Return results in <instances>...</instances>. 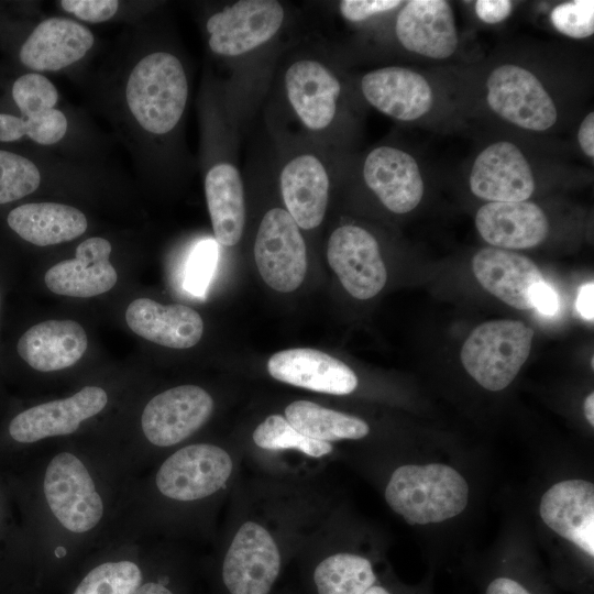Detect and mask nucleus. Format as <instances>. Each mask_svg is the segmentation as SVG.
I'll use <instances>...</instances> for the list:
<instances>
[{
    "label": "nucleus",
    "mask_w": 594,
    "mask_h": 594,
    "mask_svg": "<svg viewBox=\"0 0 594 594\" xmlns=\"http://www.w3.org/2000/svg\"><path fill=\"white\" fill-rule=\"evenodd\" d=\"M20 481L23 525L0 563V594H63L108 542L131 474L105 437L47 444Z\"/></svg>",
    "instance_id": "1"
},
{
    "label": "nucleus",
    "mask_w": 594,
    "mask_h": 594,
    "mask_svg": "<svg viewBox=\"0 0 594 594\" xmlns=\"http://www.w3.org/2000/svg\"><path fill=\"white\" fill-rule=\"evenodd\" d=\"M231 454L212 442L186 443L129 480L111 538L148 541L161 531L194 522L226 488Z\"/></svg>",
    "instance_id": "2"
},
{
    "label": "nucleus",
    "mask_w": 594,
    "mask_h": 594,
    "mask_svg": "<svg viewBox=\"0 0 594 594\" xmlns=\"http://www.w3.org/2000/svg\"><path fill=\"white\" fill-rule=\"evenodd\" d=\"M215 400L199 385L183 384L145 402L132 432L107 439L131 474L184 446L211 418Z\"/></svg>",
    "instance_id": "3"
},
{
    "label": "nucleus",
    "mask_w": 594,
    "mask_h": 594,
    "mask_svg": "<svg viewBox=\"0 0 594 594\" xmlns=\"http://www.w3.org/2000/svg\"><path fill=\"white\" fill-rule=\"evenodd\" d=\"M385 499L410 525L441 522L465 509L469 486L449 465L408 464L393 472L385 488Z\"/></svg>",
    "instance_id": "4"
},
{
    "label": "nucleus",
    "mask_w": 594,
    "mask_h": 594,
    "mask_svg": "<svg viewBox=\"0 0 594 594\" xmlns=\"http://www.w3.org/2000/svg\"><path fill=\"white\" fill-rule=\"evenodd\" d=\"M188 98L180 61L167 52L141 58L130 73L125 99L130 113L151 134H166L179 122Z\"/></svg>",
    "instance_id": "5"
},
{
    "label": "nucleus",
    "mask_w": 594,
    "mask_h": 594,
    "mask_svg": "<svg viewBox=\"0 0 594 594\" xmlns=\"http://www.w3.org/2000/svg\"><path fill=\"white\" fill-rule=\"evenodd\" d=\"M110 403L105 387L87 384L69 396L21 410L9 421L7 433L13 444L30 450L87 437L86 425L102 415Z\"/></svg>",
    "instance_id": "6"
},
{
    "label": "nucleus",
    "mask_w": 594,
    "mask_h": 594,
    "mask_svg": "<svg viewBox=\"0 0 594 594\" xmlns=\"http://www.w3.org/2000/svg\"><path fill=\"white\" fill-rule=\"evenodd\" d=\"M534 330L519 320L499 319L477 326L461 350L465 371L484 388H506L527 361Z\"/></svg>",
    "instance_id": "7"
},
{
    "label": "nucleus",
    "mask_w": 594,
    "mask_h": 594,
    "mask_svg": "<svg viewBox=\"0 0 594 594\" xmlns=\"http://www.w3.org/2000/svg\"><path fill=\"white\" fill-rule=\"evenodd\" d=\"M152 552L148 541L111 539L84 561L63 594H133Z\"/></svg>",
    "instance_id": "8"
},
{
    "label": "nucleus",
    "mask_w": 594,
    "mask_h": 594,
    "mask_svg": "<svg viewBox=\"0 0 594 594\" xmlns=\"http://www.w3.org/2000/svg\"><path fill=\"white\" fill-rule=\"evenodd\" d=\"M254 258L267 286L290 293L304 282L307 271V250L299 227L282 208L268 210L258 227Z\"/></svg>",
    "instance_id": "9"
},
{
    "label": "nucleus",
    "mask_w": 594,
    "mask_h": 594,
    "mask_svg": "<svg viewBox=\"0 0 594 594\" xmlns=\"http://www.w3.org/2000/svg\"><path fill=\"white\" fill-rule=\"evenodd\" d=\"M280 551L272 534L244 521L222 559L221 578L229 594H268L280 571Z\"/></svg>",
    "instance_id": "10"
},
{
    "label": "nucleus",
    "mask_w": 594,
    "mask_h": 594,
    "mask_svg": "<svg viewBox=\"0 0 594 594\" xmlns=\"http://www.w3.org/2000/svg\"><path fill=\"white\" fill-rule=\"evenodd\" d=\"M487 103L513 124L532 131H544L557 120L553 100L539 79L516 65H502L487 78Z\"/></svg>",
    "instance_id": "11"
},
{
    "label": "nucleus",
    "mask_w": 594,
    "mask_h": 594,
    "mask_svg": "<svg viewBox=\"0 0 594 594\" xmlns=\"http://www.w3.org/2000/svg\"><path fill=\"white\" fill-rule=\"evenodd\" d=\"M284 9L275 0H241L212 14L206 24L210 50L239 56L268 42L280 29Z\"/></svg>",
    "instance_id": "12"
},
{
    "label": "nucleus",
    "mask_w": 594,
    "mask_h": 594,
    "mask_svg": "<svg viewBox=\"0 0 594 594\" xmlns=\"http://www.w3.org/2000/svg\"><path fill=\"white\" fill-rule=\"evenodd\" d=\"M327 258L345 290L370 299L385 286L387 272L375 238L365 229L346 224L330 235Z\"/></svg>",
    "instance_id": "13"
},
{
    "label": "nucleus",
    "mask_w": 594,
    "mask_h": 594,
    "mask_svg": "<svg viewBox=\"0 0 594 594\" xmlns=\"http://www.w3.org/2000/svg\"><path fill=\"white\" fill-rule=\"evenodd\" d=\"M470 188L475 196L491 202L525 201L535 190V178L515 144L497 142L475 158Z\"/></svg>",
    "instance_id": "14"
},
{
    "label": "nucleus",
    "mask_w": 594,
    "mask_h": 594,
    "mask_svg": "<svg viewBox=\"0 0 594 594\" xmlns=\"http://www.w3.org/2000/svg\"><path fill=\"white\" fill-rule=\"evenodd\" d=\"M111 243L101 237L84 240L74 258L50 267L44 276L46 287L54 294L69 297H94L109 292L118 280L110 263Z\"/></svg>",
    "instance_id": "15"
},
{
    "label": "nucleus",
    "mask_w": 594,
    "mask_h": 594,
    "mask_svg": "<svg viewBox=\"0 0 594 594\" xmlns=\"http://www.w3.org/2000/svg\"><path fill=\"white\" fill-rule=\"evenodd\" d=\"M270 375L283 383L309 391L348 395L358 386L355 373L342 361L315 349L279 351L267 361Z\"/></svg>",
    "instance_id": "16"
},
{
    "label": "nucleus",
    "mask_w": 594,
    "mask_h": 594,
    "mask_svg": "<svg viewBox=\"0 0 594 594\" xmlns=\"http://www.w3.org/2000/svg\"><path fill=\"white\" fill-rule=\"evenodd\" d=\"M367 187L392 212L407 213L415 209L424 195V182L415 158L392 146L370 152L363 166Z\"/></svg>",
    "instance_id": "17"
},
{
    "label": "nucleus",
    "mask_w": 594,
    "mask_h": 594,
    "mask_svg": "<svg viewBox=\"0 0 594 594\" xmlns=\"http://www.w3.org/2000/svg\"><path fill=\"white\" fill-rule=\"evenodd\" d=\"M395 31L408 51L431 58L450 57L458 46L453 11L444 0H411L399 12Z\"/></svg>",
    "instance_id": "18"
},
{
    "label": "nucleus",
    "mask_w": 594,
    "mask_h": 594,
    "mask_svg": "<svg viewBox=\"0 0 594 594\" xmlns=\"http://www.w3.org/2000/svg\"><path fill=\"white\" fill-rule=\"evenodd\" d=\"M543 522L587 556H594V485L566 480L552 485L539 506Z\"/></svg>",
    "instance_id": "19"
},
{
    "label": "nucleus",
    "mask_w": 594,
    "mask_h": 594,
    "mask_svg": "<svg viewBox=\"0 0 594 594\" xmlns=\"http://www.w3.org/2000/svg\"><path fill=\"white\" fill-rule=\"evenodd\" d=\"M472 268L484 289L520 310L534 308L531 292L544 280L529 257L504 249L480 250L473 257Z\"/></svg>",
    "instance_id": "20"
},
{
    "label": "nucleus",
    "mask_w": 594,
    "mask_h": 594,
    "mask_svg": "<svg viewBox=\"0 0 594 594\" xmlns=\"http://www.w3.org/2000/svg\"><path fill=\"white\" fill-rule=\"evenodd\" d=\"M361 89L374 108L402 121L425 116L433 103L432 90L425 77L399 66L367 73L361 80Z\"/></svg>",
    "instance_id": "21"
},
{
    "label": "nucleus",
    "mask_w": 594,
    "mask_h": 594,
    "mask_svg": "<svg viewBox=\"0 0 594 594\" xmlns=\"http://www.w3.org/2000/svg\"><path fill=\"white\" fill-rule=\"evenodd\" d=\"M94 42V34L81 23L50 18L38 23L22 44L20 61L35 72H56L81 59Z\"/></svg>",
    "instance_id": "22"
},
{
    "label": "nucleus",
    "mask_w": 594,
    "mask_h": 594,
    "mask_svg": "<svg viewBox=\"0 0 594 594\" xmlns=\"http://www.w3.org/2000/svg\"><path fill=\"white\" fill-rule=\"evenodd\" d=\"M475 227L487 243L504 250L534 248L549 231L542 209L527 200L482 206L475 216Z\"/></svg>",
    "instance_id": "23"
},
{
    "label": "nucleus",
    "mask_w": 594,
    "mask_h": 594,
    "mask_svg": "<svg viewBox=\"0 0 594 594\" xmlns=\"http://www.w3.org/2000/svg\"><path fill=\"white\" fill-rule=\"evenodd\" d=\"M287 98L300 121L314 131L323 130L333 120L341 85L321 63L299 59L285 75Z\"/></svg>",
    "instance_id": "24"
},
{
    "label": "nucleus",
    "mask_w": 594,
    "mask_h": 594,
    "mask_svg": "<svg viewBox=\"0 0 594 594\" xmlns=\"http://www.w3.org/2000/svg\"><path fill=\"white\" fill-rule=\"evenodd\" d=\"M129 328L138 336L170 349L196 345L204 333V321L193 308L162 305L150 298H136L125 311Z\"/></svg>",
    "instance_id": "25"
},
{
    "label": "nucleus",
    "mask_w": 594,
    "mask_h": 594,
    "mask_svg": "<svg viewBox=\"0 0 594 594\" xmlns=\"http://www.w3.org/2000/svg\"><path fill=\"white\" fill-rule=\"evenodd\" d=\"M87 346V334L77 321L47 320L26 330L19 339L16 350L33 370L51 373L75 365Z\"/></svg>",
    "instance_id": "26"
},
{
    "label": "nucleus",
    "mask_w": 594,
    "mask_h": 594,
    "mask_svg": "<svg viewBox=\"0 0 594 594\" xmlns=\"http://www.w3.org/2000/svg\"><path fill=\"white\" fill-rule=\"evenodd\" d=\"M329 177L323 164L311 154L290 160L279 176L280 193L286 211L305 230L317 228L323 220Z\"/></svg>",
    "instance_id": "27"
},
{
    "label": "nucleus",
    "mask_w": 594,
    "mask_h": 594,
    "mask_svg": "<svg viewBox=\"0 0 594 594\" xmlns=\"http://www.w3.org/2000/svg\"><path fill=\"white\" fill-rule=\"evenodd\" d=\"M9 227L23 240L47 246L75 240L88 227L86 216L77 208L58 202H31L12 209Z\"/></svg>",
    "instance_id": "28"
},
{
    "label": "nucleus",
    "mask_w": 594,
    "mask_h": 594,
    "mask_svg": "<svg viewBox=\"0 0 594 594\" xmlns=\"http://www.w3.org/2000/svg\"><path fill=\"white\" fill-rule=\"evenodd\" d=\"M205 194L216 241L233 246L245 224L244 188L239 170L229 163L213 165L205 178Z\"/></svg>",
    "instance_id": "29"
},
{
    "label": "nucleus",
    "mask_w": 594,
    "mask_h": 594,
    "mask_svg": "<svg viewBox=\"0 0 594 594\" xmlns=\"http://www.w3.org/2000/svg\"><path fill=\"white\" fill-rule=\"evenodd\" d=\"M285 418L300 433L329 443L344 439H362L370 432V427L363 419L309 400L288 404Z\"/></svg>",
    "instance_id": "30"
},
{
    "label": "nucleus",
    "mask_w": 594,
    "mask_h": 594,
    "mask_svg": "<svg viewBox=\"0 0 594 594\" xmlns=\"http://www.w3.org/2000/svg\"><path fill=\"white\" fill-rule=\"evenodd\" d=\"M375 581L370 560L353 553L328 556L314 571L318 594H364Z\"/></svg>",
    "instance_id": "31"
},
{
    "label": "nucleus",
    "mask_w": 594,
    "mask_h": 594,
    "mask_svg": "<svg viewBox=\"0 0 594 594\" xmlns=\"http://www.w3.org/2000/svg\"><path fill=\"white\" fill-rule=\"evenodd\" d=\"M252 439L255 446L261 449H293L316 459L322 458L333 450L331 443L315 440L300 433L280 415L266 417L254 429Z\"/></svg>",
    "instance_id": "32"
},
{
    "label": "nucleus",
    "mask_w": 594,
    "mask_h": 594,
    "mask_svg": "<svg viewBox=\"0 0 594 594\" xmlns=\"http://www.w3.org/2000/svg\"><path fill=\"white\" fill-rule=\"evenodd\" d=\"M68 128L66 116L57 109L32 117L0 113V141L12 142L28 136L41 145L61 141Z\"/></svg>",
    "instance_id": "33"
},
{
    "label": "nucleus",
    "mask_w": 594,
    "mask_h": 594,
    "mask_svg": "<svg viewBox=\"0 0 594 594\" xmlns=\"http://www.w3.org/2000/svg\"><path fill=\"white\" fill-rule=\"evenodd\" d=\"M41 183L38 168L30 160L0 150V205L35 191Z\"/></svg>",
    "instance_id": "34"
},
{
    "label": "nucleus",
    "mask_w": 594,
    "mask_h": 594,
    "mask_svg": "<svg viewBox=\"0 0 594 594\" xmlns=\"http://www.w3.org/2000/svg\"><path fill=\"white\" fill-rule=\"evenodd\" d=\"M12 98L23 117H32L55 109L58 91L44 75L30 73L13 82Z\"/></svg>",
    "instance_id": "35"
},
{
    "label": "nucleus",
    "mask_w": 594,
    "mask_h": 594,
    "mask_svg": "<svg viewBox=\"0 0 594 594\" xmlns=\"http://www.w3.org/2000/svg\"><path fill=\"white\" fill-rule=\"evenodd\" d=\"M553 26L573 38H585L594 33V1L575 0L558 4L551 12Z\"/></svg>",
    "instance_id": "36"
},
{
    "label": "nucleus",
    "mask_w": 594,
    "mask_h": 594,
    "mask_svg": "<svg viewBox=\"0 0 594 594\" xmlns=\"http://www.w3.org/2000/svg\"><path fill=\"white\" fill-rule=\"evenodd\" d=\"M217 260L216 242L212 240L199 242L186 264L184 288L195 296H204L215 273Z\"/></svg>",
    "instance_id": "37"
},
{
    "label": "nucleus",
    "mask_w": 594,
    "mask_h": 594,
    "mask_svg": "<svg viewBox=\"0 0 594 594\" xmlns=\"http://www.w3.org/2000/svg\"><path fill=\"white\" fill-rule=\"evenodd\" d=\"M170 571L163 552L153 547L146 574L133 594H180Z\"/></svg>",
    "instance_id": "38"
},
{
    "label": "nucleus",
    "mask_w": 594,
    "mask_h": 594,
    "mask_svg": "<svg viewBox=\"0 0 594 594\" xmlns=\"http://www.w3.org/2000/svg\"><path fill=\"white\" fill-rule=\"evenodd\" d=\"M59 6L79 20L100 23L110 20L119 9L117 0H62Z\"/></svg>",
    "instance_id": "39"
},
{
    "label": "nucleus",
    "mask_w": 594,
    "mask_h": 594,
    "mask_svg": "<svg viewBox=\"0 0 594 594\" xmlns=\"http://www.w3.org/2000/svg\"><path fill=\"white\" fill-rule=\"evenodd\" d=\"M396 0H343L339 3L341 15L351 22H360L399 7Z\"/></svg>",
    "instance_id": "40"
},
{
    "label": "nucleus",
    "mask_w": 594,
    "mask_h": 594,
    "mask_svg": "<svg viewBox=\"0 0 594 594\" xmlns=\"http://www.w3.org/2000/svg\"><path fill=\"white\" fill-rule=\"evenodd\" d=\"M513 3L508 0H477L475 12L485 23L495 24L509 16Z\"/></svg>",
    "instance_id": "41"
},
{
    "label": "nucleus",
    "mask_w": 594,
    "mask_h": 594,
    "mask_svg": "<svg viewBox=\"0 0 594 594\" xmlns=\"http://www.w3.org/2000/svg\"><path fill=\"white\" fill-rule=\"evenodd\" d=\"M531 302L534 308L546 316H553L559 308L557 293L544 280L534 287Z\"/></svg>",
    "instance_id": "42"
},
{
    "label": "nucleus",
    "mask_w": 594,
    "mask_h": 594,
    "mask_svg": "<svg viewBox=\"0 0 594 594\" xmlns=\"http://www.w3.org/2000/svg\"><path fill=\"white\" fill-rule=\"evenodd\" d=\"M578 140L582 151L590 156L594 157V113L590 112L585 119L582 121L579 132Z\"/></svg>",
    "instance_id": "43"
},
{
    "label": "nucleus",
    "mask_w": 594,
    "mask_h": 594,
    "mask_svg": "<svg viewBox=\"0 0 594 594\" xmlns=\"http://www.w3.org/2000/svg\"><path fill=\"white\" fill-rule=\"evenodd\" d=\"M593 299H594V284L593 282L583 285L578 293L576 309L579 314L586 320L593 321Z\"/></svg>",
    "instance_id": "44"
},
{
    "label": "nucleus",
    "mask_w": 594,
    "mask_h": 594,
    "mask_svg": "<svg viewBox=\"0 0 594 594\" xmlns=\"http://www.w3.org/2000/svg\"><path fill=\"white\" fill-rule=\"evenodd\" d=\"M486 594H530L518 582L508 578H497L487 586Z\"/></svg>",
    "instance_id": "45"
},
{
    "label": "nucleus",
    "mask_w": 594,
    "mask_h": 594,
    "mask_svg": "<svg viewBox=\"0 0 594 594\" xmlns=\"http://www.w3.org/2000/svg\"><path fill=\"white\" fill-rule=\"evenodd\" d=\"M584 415L591 426H594V394L591 393L584 400Z\"/></svg>",
    "instance_id": "46"
},
{
    "label": "nucleus",
    "mask_w": 594,
    "mask_h": 594,
    "mask_svg": "<svg viewBox=\"0 0 594 594\" xmlns=\"http://www.w3.org/2000/svg\"><path fill=\"white\" fill-rule=\"evenodd\" d=\"M364 594H391V593L382 586L373 585Z\"/></svg>",
    "instance_id": "47"
},
{
    "label": "nucleus",
    "mask_w": 594,
    "mask_h": 594,
    "mask_svg": "<svg viewBox=\"0 0 594 594\" xmlns=\"http://www.w3.org/2000/svg\"><path fill=\"white\" fill-rule=\"evenodd\" d=\"M0 515H1V498H0Z\"/></svg>",
    "instance_id": "48"
}]
</instances>
